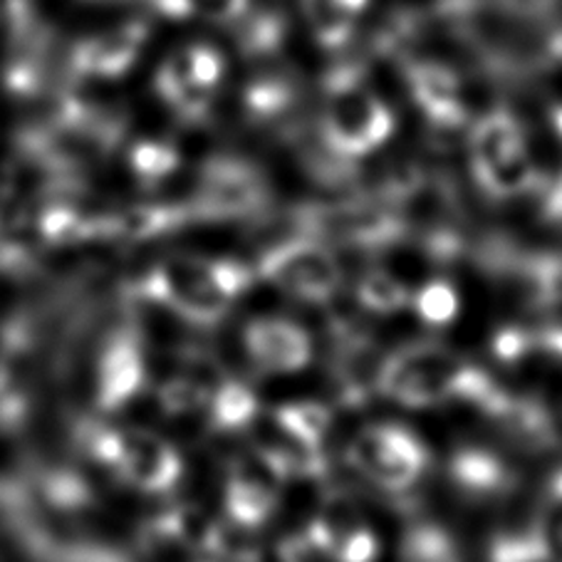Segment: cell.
Wrapping results in <instances>:
<instances>
[{
    "label": "cell",
    "instance_id": "obj_23",
    "mask_svg": "<svg viewBox=\"0 0 562 562\" xmlns=\"http://www.w3.org/2000/svg\"><path fill=\"white\" fill-rule=\"evenodd\" d=\"M127 164L132 177L137 179L142 187L157 189L164 181L177 177L181 169V154L169 142L159 139H144L137 142L127 154Z\"/></svg>",
    "mask_w": 562,
    "mask_h": 562
},
{
    "label": "cell",
    "instance_id": "obj_12",
    "mask_svg": "<svg viewBox=\"0 0 562 562\" xmlns=\"http://www.w3.org/2000/svg\"><path fill=\"white\" fill-rule=\"evenodd\" d=\"M283 479H288L285 473L260 451L250 459L238 461L231 469L226 491H223V508H226L228 522L250 532L258 530L276 508Z\"/></svg>",
    "mask_w": 562,
    "mask_h": 562
},
{
    "label": "cell",
    "instance_id": "obj_24",
    "mask_svg": "<svg viewBox=\"0 0 562 562\" xmlns=\"http://www.w3.org/2000/svg\"><path fill=\"white\" fill-rule=\"evenodd\" d=\"M357 300L376 315H394L412 303L409 288L386 270H372L357 283Z\"/></svg>",
    "mask_w": 562,
    "mask_h": 562
},
{
    "label": "cell",
    "instance_id": "obj_14",
    "mask_svg": "<svg viewBox=\"0 0 562 562\" xmlns=\"http://www.w3.org/2000/svg\"><path fill=\"white\" fill-rule=\"evenodd\" d=\"M406 85L436 130L457 132L463 127L467 104L461 100V80L451 67L429 60L406 63Z\"/></svg>",
    "mask_w": 562,
    "mask_h": 562
},
{
    "label": "cell",
    "instance_id": "obj_17",
    "mask_svg": "<svg viewBox=\"0 0 562 562\" xmlns=\"http://www.w3.org/2000/svg\"><path fill=\"white\" fill-rule=\"evenodd\" d=\"M372 0H303V13L315 41L325 50H340L352 41L357 21Z\"/></svg>",
    "mask_w": 562,
    "mask_h": 562
},
{
    "label": "cell",
    "instance_id": "obj_25",
    "mask_svg": "<svg viewBox=\"0 0 562 562\" xmlns=\"http://www.w3.org/2000/svg\"><path fill=\"white\" fill-rule=\"evenodd\" d=\"M238 23V47L240 53L248 57H260V55H270L276 53L280 45H283L285 35H288V23L283 15L278 13H246Z\"/></svg>",
    "mask_w": 562,
    "mask_h": 562
},
{
    "label": "cell",
    "instance_id": "obj_16",
    "mask_svg": "<svg viewBox=\"0 0 562 562\" xmlns=\"http://www.w3.org/2000/svg\"><path fill=\"white\" fill-rule=\"evenodd\" d=\"M451 479L461 493L471 498H493L513 488V471L493 453L479 449H461L451 459Z\"/></svg>",
    "mask_w": 562,
    "mask_h": 562
},
{
    "label": "cell",
    "instance_id": "obj_21",
    "mask_svg": "<svg viewBox=\"0 0 562 562\" xmlns=\"http://www.w3.org/2000/svg\"><path fill=\"white\" fill-rule=\"evenodd\" d=\"M270 422H273L288 439L303 443L307 449L323 451L329 426H333V412L319 402H293L278 406V409L270 414Z\"/></svg>",
    "mask_w": 562,
    "mask_h": 562
},
{
    "label": "cell",
    "instance_id": "obj_28",
    "mask_svg": "<svg viewBox=\"0 0 562 562\" xmlns=\"http://www.w3.org/2000/svg\"><path fill=\"white\" fill-rule=\"evenodd\" d=\"M191 15L206 18L211 23H238L250 11V0H187Z\"/></svg>",
    "mask_w": 562,
    "mask_h": 562
},
{
    "label": "cell",
    "instance_id": "obj_30",
    "mask_svg": "<svg viewBox=\"0 0 562 562\" xmlns=\"http://www.w3.org/2000/svg\"><path fill=\"white\" fill-rule=\"evenodd\" d=\"M203 562H223V560H218V558H211V560H203Z\"/></svg>",
    "mask_w": 562,
    "mask_h": 562
},
{
    "label": "cell",
    "instance_id": "obj_22",
    "mask_svg": "<svg viewBox=\"0 0 562 562\" xmlns=\"http://www.w3.org/2000/svg\"><path fill=\"white\" fill-rule=\"evenodd\" d=\"M41 496L45 506L65 516L87 513L97 506V491L85 473L72 469H50L41 479Z\"/></svg>",
    "mask_w": 562,
    "mask_h": 562
},
{
    "label": "cell",
    "instance_id": "obj_20",
    "mask_svg": "<svg viewBox=\"0 0 562 562\" xmlns=\"http://www.w3.org/2000/svg\"><path fill=\"white\" fill-rule=\"evenodd\" d=\"M522 532L532 562H562V471L550 481L540 513Z\"/></svg>",
    "mask_w": 562,
    "mask_h": 562
},
{
    "label": "cell",
    "instance_id": "obj_7",
    "mask_svg": "<svg viewBox=\"0 0 562 562\" xmlns=\"http://www.w3.org/2000/svg\"><path fill=\"white\" fill-rule=\"evenodd\" d=\"M106 471L149 496L169 493L183 479L177 446L149 429H114Z\"/></svg>",
    "mask_w": 562,
    "mask_h": 562
},
{
    "label": "cell",
    "instance_id": "obj_26",
    "mask_svg": "<svg viewBox=\"0 0 562 562\" xmlns=\"http://www.w3.org/2000/svg\"><path fill=\"white\" fill-rule=\"evenodd\" d=\"M412 305H414L416 317H419L422 323L431 327H446L459 317L461 300H459L457 288L451 283H446V280H431V283H426L416 290L412 297Z\"/></svg>",
    "mask_w": 562,
    "mask_h": 562
},
{
    "label": "cell",
    "instance_id": "obj_29",
    "mask_svg": "<svg viewBox=\"0 0 562 562\" xmlns=\"http://www.w3.org/2000/svg\"><path fill=\"white\" fill-rule=\"evenodd\" d=\"M496 3L522 15H538V13L550 11V8L555 5V0H496Z\"/></svg>",
    "mask_w": 562,
    "mask_h": 562
},
{
    "label": "cell",
    "instance_id": "obj_10",
    "mask_svg": "<svg viewBox=\"0 0 562 562\" xmlns=\"http://www.w3.org/2000/svg\"><path fill=\"white\" fill-rule=\"evenodd\" d=\"M303 542L307 550L333 562H374L380 555L374 530L362 520L355 501L340 491H333L325 498Z\"/></svg>",
    "mask_w": 562,
    "mask_h": 562
},
{
    "label": "cell",
    "instance_id": "obj_6",
    "mask_svg": "<svg viewBox=\"0 0 562 562\" xmlns=\"http://www.w3.org/2000/svg\"><path fill=\"white\" fill-rule=\"evenodd\" d=\"M258 273L300 303H329L342 288L340 263L315 238H293L266 250Z\"/></svg>",
    "mask_w": 562,
    "mask_h": 562
},
{
    "label": "cell",
    "instance_id": "obj_1",
    "mask_svg": "<svg viewBox=\"0 0 562 562\" xmlns=\"http://www.w3.org/2000/svg\"><path fill=\"white\" fill-rule=\"evenodd\" d=\"M376 392L409 409L471 402L488 414L503 390L457 352L422 342L384 357L376 374Z\"/></svg>",
    "mask_w": 562,
    "mask_h": 562
},
{
    "label": "cell",
    "instance_id": "obj_19",
    "mask_svg": "<svg viewBox=\"0 0 562 562\" xmlns=\"http://www.w3.org/2000/svg\"><path fill=\"white\" fill-rule=\"evenodd\" d=\"M209 422L216 431H246L258 419V396L238 380H223L213 386L206 402Z\"/></svg>",
    "mask_w": 562,
    "mask_h": 562
},
{
    "label": "cell",
    "instance_id": "obj_11",
    "mask_svg": "<svg viewBox=\"0 0 562 562\" xmlns=\"http://www.w3.org/2000/svg\"><path fill=\"white\" fill-rule=\"evenodd\" d=\"M149 382L144 345L132 329H117L104 342L94 370V402L102 414H117L144 394Z\"/></svg>",
    "mask_w": 562,
    "mask_h": 562
},
{
    "label": "cell",
    "instance_id": "obj_3",
    "mask_svg": "<svg viewBox=\"0 0 562 562\" xmlns=\"http://www.w3.org/2000/svg\"><path fill=\"white\" fill-rule=\"evenodd\" d=\"M394 114L380 94L362 85L360 67H340L327 77L323 114L325 149L340 159L370 157L394 134Z\"/></svg>",
    "mask_w": 562,
    "mask_h": 562
},
{
    "label": "cell",
    "instance_id": "obj_9",
    "mask_svg": "<svg viewBox=\"0 0 562 562\" xmlns=\"http://www.w3.org/2000/svg\"><path fill=\"white\" fill-rule=\"evenodd\" d=\"M268 201L266 177L240 159L211 161L201 173L193 218H236L260 211Z\"/></svg>",
    "mask_w": 562,
    "mask_h": 562
},
{
    "label": "cell",
    "instance_id": "obj_13",
    "mask_svg": "<svg viewBox=\"0 0 562 562\" xmlns=\"http://www.w3.org/2000/svg\"><path fill=\"white\" fill-rule=\"evenodd\" d=\"M244 347L258 370L297 374L313 360V340L285 317H256L244 329Z\"/></svg>",
    "mask_w": 562,
    "mask_h": 562
},
{
    "label": "cell",
    "instance_id": "obj_5",
    "mask_svg": "<svg viewBox=\"0 0 562 562\" xmlns=\"http://www.w3.org/2000/svg\"><path fill=\"white\" fill-rule=\"evenodd\" d=\"M347 459L360 476L390 493L409 491L429 467L419 436L394 424L367 426L347 446Z\"/></svg>",
    "mask_w": 562,
    "mask_h": 562
},
{
    "label": "cell",
    "instance_id": "obj_15",
    "mask_svg": "<svg viewBox=\"0 0 562 562\" xmlns=\"http://www.w3.org/2000/svg\"><path fill=\"white\" fill-rule=\"evenodd\" d=\"M149 37V27L142 21H130L114 31L90 37L75 47L72 70L97 80H120L127 75Z\"/></svg>",
    "mask_w": 562,
    "mask_h": 562
},
{
    "label": "cell",
    "instance_id": "obj_18",
    "mask_svg": "<svg viewBox=\"0 0 562 562\" xmlns=\"http://www.w3.org/2000/svg\"><path fill=\"white\" fill-rule=\"evenodd\" d=\"M189 218H193L189 203L187 206H181V203H147V206H134L130 211L114 213L112 228L114 238L147 240L171 234V231L181 228Z\"/></svg>",
    "mask_w": 562,
    "mask_h": 562
},
{
    "label": "cell",
    "instance_id": "obj_8",
    "mask_svg": "<svg viewBox=\"0 0 562 562\" xmlns=\"http://www.w3.org/2000/svg\"><path fill=\"white\" fill-rule=\"evenodd\" d=\"M223 70L226 63L216 47L189 45L159 67L154 87L161 102H167L179 117L203 120L218 92Z\"/></svg>",
    "mask_w": 562,
    "mask_h": 562
},
{
    "label": "cell",
    "instance_id": "obj_2",
    "mask_svg": "<svg viewBox=\"0 0 562 562\" xmlns=\"http://www.w3.org/2000/svg\"><path fill=\"white\" fill-rule=\"evenodd\" d=\"M254 273L238 260L171 256L142 280L139 295L193 325H216L250 288Z\"/></svg>",
    "mask_w": 562,
    "mask_h": 562
},
{
    "label": "cell",
    "instance_id": "obj_27",
    "mask_svg": "<svg viewBox=\"0 0 562 562\" xmlns=\"http://www.w3.org/2000/svg\"><path fill=\"white\" fill-rule=\"evenodd\" d=\"M295 90L285 77H258L244 92L246 112L256 120H273L283 114L293 102Z\"/></svg>",
    "mask_w": 562,
    "mask_h": 562
},
{
    "label": "cell",
    "instance_id": "obj_4",
    "mask_svg": "<svg viewBox=\"0 0 562 562\" xmlns=\"http://www.w3.org/2000/svg\"><path fill=\"white\" fill-rule=\"evenodd\" d=\"M471 164L483 191L496 199L528 196L540 177L522 124L506 110L488 112L471 130Z\"/></svg>",
    "mask_w": 562,
    "mask_h": 562
}]
</instances>
